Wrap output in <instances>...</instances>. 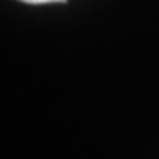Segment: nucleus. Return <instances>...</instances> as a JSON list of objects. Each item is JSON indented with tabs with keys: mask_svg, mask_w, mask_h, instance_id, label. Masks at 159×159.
<instances>
[{
	"mask_svg": "<svg viewBox=\"0 0 159 159\" xmlns=\"http://www.w3.org/2000/svg\"><path fill=\"white\" fill-rule=\"evenodd\" d=\"M25 4H53V2H66V0H20Z\"/></svg>",
	"mask_w": 159,
	"mask_h": 159,
	"instance_id": "obj_1",
	"label": "nucleus"
}]
</instances>
